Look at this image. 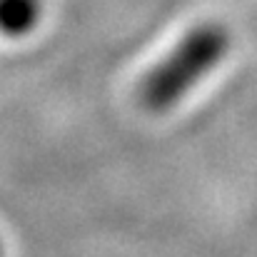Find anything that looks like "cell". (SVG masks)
Masks as SVG:
<instances>
[{
    "instance_id": "obj_2",
    "label": "cell",
    "mask_w": 257,
    "mask_h": 257,
    "mask_svg": "<svg viewBox=\"0 0 257 257\" xmlns=\"http://www.w3.org/2000/svg\"><path fill=\"white\" fill-rule=\"evenodd\" d=\"M40 15V0H0V33L8 38H23L35 30Z\"/></svg>"
},
{
    "instance_id": "obj_1",
    "label": "cell",
    "mask_w": 257,
    "mask_h": 257,
    "mask_svg": "<svg viewBox=\"0 0 257 257\" xmlns=\"http://www.w3.org/2000/svg\"><path fill=\"white\" fill-rule=\"evenodd\" d=\"M230 48V35L217 23L192 28L145 75L140 100L150 112H168L207 73L217 68Z\"/></svg>"
}]
</instances>
